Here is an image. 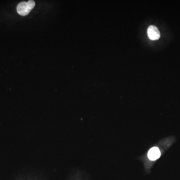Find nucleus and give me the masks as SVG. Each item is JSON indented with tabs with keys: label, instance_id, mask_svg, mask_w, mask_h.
<instances>
[{
	"label": "nucleus",
	"instance_id": "obj_1",
	"mask_svg": "<svg viewBox=\"0 0 180 180\" xmlns=\"http://www.w3.org/2000/svg\"><path fill=\"white\" fill-rule=\"evenodd\" d=\"M35 3L34 1H29L28 2H22L17 6V12L22 16H26L29 14L33 8L35 7Z\"/></svg>",
	"mask_w": 180,
	"mask_h": 180
},
{
	"label": "nucleus",
	"instance_id": "obj_3",
	"mask_svg": "<svg viewBox=\"0 0 180 180\" xmlns=\"http://www.w3.org/2000/svg\"><path fill=\"white\" fill-rule=\"evenodd\" d=\"M148 156L150 160L155 161L160 158L161 156V152L158 148L155 147L150 149L148 153Z\"/></svg>",
	"mask_w": 180,
	"mask_h": 180
},
{
	"label": "nucleus",
	"instance_id": "obj_2",
	"mask_svg": "<svg viewBox=\"0 0 180 180\" xmlns=\"http://www.w3.org/2000/svg\"><path fill=\"white\" fill-rule=\"evenodd\" d=\"M148 35L151 40H157L160 38L161 35L159 30L156 26H149L147 31Z\"/></svg>",
	"mask_w": 180,
	"mask_h": 180
}]
</instances>
